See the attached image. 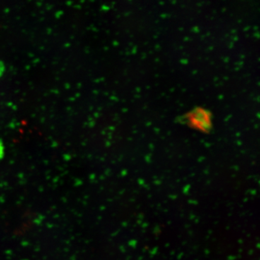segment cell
Instances as JSON below:
<instances>
[{"instance_id": "2", "label": "cell", "mask_w": 260, "mask_h": 260, "mask_svg": "<svg viewBox=\"0 0 260 260\" xmlns=\"http://www.w3.org/2000/svg\"><path fill=\"white\" fill-rule=\"evenodd\" d=\"M5 71V66L4 63L3 61H0V78L3 77Z\"/></svg>"}, {"instance_id": "1", "label": "cell", "mask_w": 260, "mask_h": 260, "mask_svg": "<svg viewBox=\"0 0 260 260\" xmlns=\"http://www.w3.org/2000/svg\"><path fill=\"white\" fill-rule=\"evenodd\" d=\"M181 121L191 129L201 133H210L212 129V114L203 108H195L181 118Z\"/></svg>"}, {"instance_id": "3", "label": "cell", "mask_w": 260, "mask_h": 260, "mask_svg": "<svg viewBox=\"0 0 260 260\" xmlns=\"http://www.w3.org/2000/svg\"><path fill=\"white\" fill-rule=\"evenodd\" d=\"M5 153V147L3 143L0 141V158H3V155H4Z\"/></svg>"}]
</instances>
